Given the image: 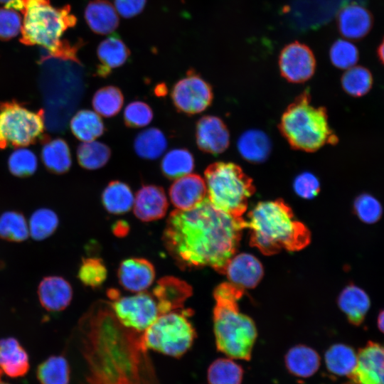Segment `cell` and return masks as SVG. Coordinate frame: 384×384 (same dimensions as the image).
I'll return each mask as SVG.
<instances>
[{
    "instance_id": "1",
    "label": "cell",
    "mask_w": 384,
    "mask_h": 384,
    "mask_svg": "<svg viewBox=\"0 0 384 384\" xmlns=\"http://www.w3.org/2000/svg\"><path fill=\"white\" fill-rule=\"evenodd\" d=\"M246 222L216 208L206 198L186 210L170 213L162 240L181 268L210 267L225 274Z\"/></svg>"
},
{
    "instance_id": "2",
    "label": "cell",
    "mask_w": 384,
    "mask_h": 384,
    "mask_svg": "<svg viewBox=\"0 0 384 384\" xmlns=\"http://www.w3.org/2000/svg\"><path fill=\"white\" fill-rule=\"evenodd\" d=\"M85 319V384H158L142 336L124 326L111 307L97 306Z\"/></svg>"
},
{
    "instance_id": "3",
    "label": "cell",
    "mask_w": 384,
    "mask_h": 384,
    "mask_svg": "<svg viewBox=\"0 0 384 384\" xmlns=\"http://www.w3.org/2000/svg\"><path fill=\"white\" fill-rule=\"evenodd\" d=\"M25 9L21 42L41 46V58L53 57L79 63L77 56L80 44L61 40L63 33L77 23L76 17L66 5L55 8L50 0H23Z\"/></svg>"
},
{
    "instance_id": "4",
    "label": "cell",
    "mask_w": 384,
    "mask_h": 384,
    "mask_svg": "<svg viewBox=\"0 0 384 384\" xmlns=\"http://www.w3.org/2000/svg\"><path fill=\"white\" fill-rule=\"evenodd\" d=\"M246 228L250 230V244L262 253L271 255L282 249L300 250L310 242L307 228L297 220L282 200L257 203L248 213Z\"/></svg>"
},
{
    "instance_id": "5",
    "label": "cell",
    "mask_w": 384,
    "mask_h": 384,
    "mask_svg": "<svg viewBox=\"0 0 384 384\" xmlns=\"http://www.w3.org/2000/svg\"><path fill=\"white\" fill-rule=\"evenodd\" d=\"M243 289L230 282L214 291L213 330L217 349L232 359L251 358L257 330L253 321L240 311L238 300Z\"/></svg>"
},
{
    "instance_id": "6",
    "label": "cell",
    "mask_w": 384,
    "mask_h": 384,
    "mask_svg": "<svg viewBox=\"0 0 384 384\" xmlns=\"http://www.w3.org/2000/svg\"><path fill=\"white\" fill-rule=\"evenodd\" d=\"M279 129L292 147L304 151H315L326 144L338 142L329 127L326 109L311 105L307 92L287 108Z\"/></svg>"
},
{
    "instance_id": "7",
    "label": "cell",
    "mask_w": 384,
    "mask_h": 384,
    "mask_svg": "<svg viewBox=\"0 0 384 384\" xmlns=\"http://www.w3.org/2000/svg\"><path fill=\"white\" fill-rule=\"evenodd\" d=\"M207 198L220 210L240 218L255 192L252 179L238 165L216 162L204 172Z\"/></svg>"
},
{
    "instance_id": "8",
    "label": "cell",
    "mask_w": 384,
    "mask_h": 384,
    "mask_svg": "<svg viewBox=\"0 0 384 384\" xmlns=\"http://www.w3.org/2000/svg\"><path fill=\"white\" fill-rule=\"evenodd\" d=\"M189 309L174 310L159 316L142 335L144 347L174 358L183 356L192 346L195 329Z\"/></svg>"
},
{
    "instance_id": "9",
    "label": "cell",
    "mask_w": 384,
    "mask_h": 384,
    "mask_svg": "<svg viewBox=\"0 0 384 384\" xmlns=\"http://www.w3.org/2000/svg\"><path fill=\"white\" fill-rule=\"evenodd\" d=\"M43 131L42 110L34 112L16 101L0 103V149L32 144Z\"/></svg>"
},
{
    "instance_id": "10",
    "label": "cell",
    "mask_w": 384,
    "mask_h": 384,
    "mask_svg": "<svg viewBox=\"0 0 384 384\" xmlns=\"http://www.w3.org/2000/svg\"><path fill=\"white\" fill-rule=\"evenodd\" d=\"M108 297L117 319L124 326L138 333H143L162 314L160 304L152 292L123 296L116 289H110Z\"/></svg>"
},
{
    "instance_id": "11",
    "label": "cell",
    "mask_w": 384,
    "mask_h": 384,
    "mask_svg": "<svg viewBox=\"0 0 384 384\" xmlns=\"http://www.w3.org/2000/svg\"><path fill=\"white\" fill-rule=\"evenodd\" d=\"M171 96L176 109L188 114L206 110L213 97L210 85L193 70L175 83Z\"/></svg>"
},
{
    "instance_id": "12",
    "label": "cell",
    "mask_w": 384,
    "mask_h": 384,
    "mask_svg": "<svg viewBox=\"0 0 384 384\" xmlns=\"http://www.w3.org/2000/svg\"><path fill=\"white\" fill-rule=\"evenodd\" d=\"M279 67L282 76L289 82H303L314 74L315 56L308 46L296 41L282 49Z\"/></svg>"
},
{
    "instance_id": "13",
    "label": "cell",
    "mask_w": 384,
    "mask_h": 384,
    "mask_svg": "<svg viewBox=\"0 0 384 384\" xmlns=\"http://www.w3.org/2000/svg\"><path fill=\"white\" fill-rule=\"evenodd\" d=\"M349 378L356 384H384V346L370 341L361 348Z\"/></svg>"
},
{
    "instance_id": "14",
    "label": "cell",
    "mask_w": 384,
    "mask_h": 384,
    "mask_svg": "<svg viewBox=\"0 0 384 384\" xmlns=\"http://www.w3.org/2000/svg\"><path fill=\"white\" fill-rule=\"evenodd\" d=\"M117 277L120 285L133 293L146 291L154 283L156 272L153 264L142 257H130L119 265Z\"/></svg>"
},
{
    "instance_id": "15",
    "label": "cell",
    "mask_w": 384,
    "mask_h": 384,
    "mask_svg": "<svg viewBox=\"0 0 384 384\" xmlns=\"http://www.w3.org/2000/svg\"><path fill=\"white\" fill-rule=\"evenodd\" d=\"M339 33L351 41H359L371 31L374 19L371 12L358 3H351L341 8L337 18Z\"/></svg>"
},
{
    "instance_id": "16",
    "label": "cell",
    "mask_w": 384,
    "mask_h": 384,
    "mask_svg": "<svg viewBox=\"0 0 384 384\" xmlns=\"http://www.w3.org/2000/svg\"><path fill=\"white\" fill-rule=\"evenodd\" d=\"M169 195L171 203L177 210L193 208L207 196L205 180L195 174L183 176L171 185Z\"/></svg>"
},
{
    "instance_id": "17",
    "label": "cell",
    "mask_w": 384,
    "mask_h": 384,
    "mask_svg": "<svg viewBox=\"0 0 384 384\" xmlns=\"http://www.w3.org/2000/svg\"><path fill=\"white\" fill-rule=\"evenodd\" d=\"M196 137L198 148L212 154L223 152L230 143V134L225 124L215 116H204L198 120Z\"/></svg>"
},
{
    "instance_id": "18",
    "label": "cell",
    "mask_w": 384,
    "mask_h": 384,
    "mask_svg": "<svg viewBox=\"0 0 384 384\" xmlns=\"http://www.w3.org/2000/svg\"><path fill=\"white\" fill-rule=\"evenodd\" d=\"M169 203L164 189L156 185H144L137 192L133 210L135 216L143 222L164 218Z\"/></svg>"
},
{
    "instance_id": "19",
    "label": "cell",
    "mask_w": 384,
    "mask_h": 384,
    "mask_svg": "<svg viewBox=\"0 0 384 384\" xmlns=\"http://www.w3.org/2000/svg\"><path fill=\"white\" fill-rule=\"evenodd\" d=\"M225 274L230 283L244 289L252 288L258 284L263 274V268L252 255L241 253L230 260Z\"/></svg>"
},
{
    "instance_id": "20",
    "label": "cell",
    "mask_w": 384,
    "mask_h": 384,
    "mask_svg": "<svg viewBox=\"0 0 384 384\" xmlns=\"http://www.w3.org/2000/svg\"><path fill=\"white\" fill-rule=\"evenodd\" d=\"M38 295L41 304L46 310L60 311L70 304L73 297V289L64 278L49 276L40 282Z\"/></svg>"
},
{
    "instance_id": "21",
    "label": "cell",
    "mask_w": 384,
    "mask_h": 384,
    "mask_svg": "<svg viewBox=\"0 0 384 384\" xmlns=\"http://www.w3.org/2000/svg\"><path fill=\"white\" fill-rule=\"evenodd\" d=\"M152 292L156 297L164 314L183 309L184 302L192 294V289L180 279L166 277L157 282Z\"/></svg>"
},
{
    "instance_id": "22",
    "label": "cell",
    "mask_w": 384,
    "mask_h": 384,
    "mask_svg": "<svg viewBox=\"0 0 384 384\" xmlns=\"http://www.w3.org/2000/svg\"><path fill=\"white\" fill-rule=\"evenodd\" d=\"M99 64L96 74L106 78L113 69L122 66L129 57L130 51L117 34H112L102 41L97 49Z\"/></svg>"
},
{
    "instance_id": "23",
    "label": "cell",
    "mask_w": 384,
    "mask_h": 384,
    "mask_svg": "<svg viewBox=\"0 0 384 384\" xmlns=\"http://www.w3.org/2000/svg\"><path fill=\"white\" fill-rule=\"evenodd\" d=\"M338 304L351 324L360 326L370 309V299L365 290L350 284L341 292Z\"/></svg>"
},
{
    "instance_id": "24",
    "label": "cell",
    "mask_w": 384,
    "mask_h": 384,
    "mask_svg": "<svg viewBox=\"0 0 384 384\" xmlns=\"http://www.w3.org/2000/svg\"><path fill=\"white\" fill-rule=\"evenodd\" d=\"M85 18L95 33L105 35L112 33L119 25L115 8L107 0H92L85 10Z\"/></svg>"
},
{
    "instance_id": "25",
    "label": "cell",
    "mask_w": 384,
    "mask_h": 384,
    "mask_svg": "<svg viewBox=\"0 0 384 384\" xmlns=\"http://www.w3.org/2000/svg\"><path fill=\"white\" fill-rule=\"evenodd\" d=\"M0 368L11 378L21 377L27 373L28 356L16 338L9 337L0 340Z\"/></svg>"
},
{
    "instance_id": "26",
    "label": "cell",
    "mask_w": 384,
    "mask_h": 384,
    "mask_svg": "<svg viewBox=\"0 0 384 384\" xmlns=\"http://www.w3.org/2000/svg\"><path fill=\"white\" fill-rule=\"evenodd\" d=\"M285 366L289 372L297 377L309 378L320 366V357L311 348L298 345L290 348L285 356Z\"/></svg>"
},
{
    "instance_id": "27",
    "label": "cell",
    "mask_w": 384,
    "mask_h": 384,
    "mask_svg": "<svg viewBox=\"0 0 384 384\" xmlns=\"http://www.w3.org/2000/svg\"><path fill=\"white\" fill-rule=\"evenodd\" d=\"M134 196L130 187L119 181H112L103 190L102 203L105 210L119 215L129 211L134 205Z\"/></svg>"
},
{
    "instance_id": "28",
    "label": "cell",
    "mask_w": 384,
    "mask_h": 384,
    "mask_svg": "<svg viewBox=\"0 0 384 384\" xmlns=\"http://www.w3.org/2000/svg\"><path fill=\"white\" fill-rule=\"evenodd\" d=\"M70 127L74 136L82 142L94 141L105 132L100 114L90 110L77 112L70 120Z\"/></svg>"
},
{
    "instance_id": "29",
    "label": "cell",
    "mask_w": 384,
    "mask_h": 384,
    "mask_svg": "<svg viewBox=\"0 0 384 384\" xmlns=\"http://www.w3.org/2000/svg\"><path fill=\"white\" fill-rule=\"evenodd\" d=\"M41 158L46 167L55 174L67 172L72 164L69 146L60 138L46 140L41 150Z\"/></svg>"
},
{
    "instance_id": "30",
    "label": "cell",
    "mask_w": 384,
    "mask_h": 384,
    "mask_svg": "<svg viewBox=\"0 0 384 384\" xmlns=\"http://www.w3.org/2000/svg\"><path fill=\"white\" fill-rule=\"evenodd\" d=\"M238 147L241 156L251 162H261L270 153L271 144L267 136L258 130H250L240 137Z\"/></svg>"
},
{
    "instance_id": "31",
    "label": "cell",
    "mask_w": 384,
    "mask_h": 384,
    "mask_svg": "<svg viewBox=\"0 0 384 384\" xmlns=\"http://www.w3.org/2000/svg\"><path fill=\"white\" fill-rule=\"evenodd\" d=\"M167 148V140L159 129L151 127L139 133L134 142L136 154L144 159L159 158Z\"/></svg>"
},
{
    "instance_id": "32",
    "label": "cell",
    "mask_w": 384,
    "mask_h": 384,
    "mask_svg": "<svg viewBox=\"0 0 384 384\" xmlns=\"http://www.w3.org/2000/svg\"><path fill=\"white\" fill-rule=\"evenodd\" d=\"M325 363L329 371L333 374L349 376L356 366L357 355L351 346L336 343L326 351Z\"/></svg>"
},
{
    "instance_id": "33",
    "label": "cell",
    "mask_w": 384,
    "mask_h": 384,
    "mask_svg": "<svg viewBox=\"0 0 384 384\" xmlns=\"http://www.w3.org/2000/svg\"><path fill=\"white\" fill-rule=\"evenodd\" d=\"M194 169V159L186 149H174L166 153L161 161L163 174L170 178L176 179L189 174Z\"/></svg>"
},
{
    "instance_id": "34",
    "label": "cell",
    "mask_w": 384,
    "mask_h": 384,
    "mask_svg": "<svg viewBox=\"0 0 384 384\" xmlns=\"http://www.w3.org/2000/svg\"><path fill=\"white\" fill-rule=\"evenodd\" d=\"M343 90L354 97H361L370 92L373 85V77L369 69L354 65L344 72L341 77Z\"/></svg>"
},
{
    "instance_id": "35",
    "label": "cell",
    "mask_w": 384,
    "mask_h": 384,
    "mask_svg": "<svg viewBox=\"0 0 384 384\" xmlns=\"http://www.w3.org/2000/svg\"><path fill=\"white\" fill-rule=\"evenodd\" d=\"M110 156V147L107 144L95 140L82 142L77 149L79 164L87 170L102 168L108 162Z\"/></svg>"
},
{
    "instance_id": "36",
    "label": "cell",
    "mask_w": 384,
    "mask_h": 384,
    "mask_svg": "<svg viewBox=\"0 0 384 384\" xmlns=\"http://www.w3.org/2000/svg\"><path fill=\"white\" fill-rule=\"evenodd\" d=\"M41 384H69V365L63 356H52L41 363L36 371Z\"/></svg>"
},
{
    "instance_id": "37",
    "label": "cell",
    "mask_w": 384,
    "mask_h": 384,
    "mask_svg": "<svg viewBox=\"0 0 384 384\" xmlns=\"http://www.w3.org/2000/svg\"><path fill=\"white\" fill-rule=\"evenodd\" d=\"M242 367L230 358H218L208 367L207 378L209 384H241Z\"/></svg>"
},
{
    "instance_id": "38",
    "label": "cell",
    "mask_w": 384,
    "mask_h": 384,
    "mask_svg": "<svg viewBox=\"0 0 384 384\" xmlns=\"http://www.w3.org/2000/svg\"><path fill=\"white\" fill-rule=\"evenodd\" d=\"M123 103L124 97L121 90L113 85L97 90L92 100L95 112L105 117H112L118 114Z\"/></svg>"
},
{
    "instance_id": "39",
    "label": "cell",
    "mask_w": 384,
    "mask_h": 384,
    "mask_svg": "<svg viewBox=\"0 0 384 384\" xmlns=\"http://www.w3.org/2000/svg\"><path fill=\"white\" fill-rule=\"evenodd\" d=\"M28 235L29 229L23 215L16 211H6L0 215V238L22 242Z\"/></svg>"
},
{
    "instance_id": "40",
    "label": "cell",
    "mask_w": 384,
    "mask_h": 384,
    "mask_svg": "<svg viewBox=\"0 0 384 384\" xmlns=\"http://www.w3.org/2000/svg\"><path fill=\"white\" fill-rule=\"evenodd\" d=\"M58 223V217L54 211L48 208L38 209L31 216L29 234L33 240H44L55 232Z\"/></svg>"
},
{
    "instance_id": "41",
    "label": "cell",
    "mask_w": 384,
    "mask_h": 384,
    "mask_svg": "<svg viewBox=\"0 0 384 384\" xmlns=\"http://www.w3.org/2000/svg\"><path fill=\"white\" fill-rule=\"evenodd\" d=\"M329 57L336 68L347 70L356 65L359 60V50L350 41L338 39L330 48Z\"/></svg>"
},
{
    "instance_id": "42",
    "label": "cell",
    "mask_w": 384,
    "mask_h": 384,
    "mask_svg": "<svg viewBox=\"0 0 384 384\" xmlns=\"http://www.w3.org/2000/svg\"><path fill=\"white\" fill-rule=\"evenodd\" d=\"M107 277V270L102 260L97 257H88L82 260L78 278L87 287L97 288L101 286Z\"/></svg>"
},
{
    "instance_id": "43",
    "label": "cell",
    "mask_w": 384,
    "mask_h": 384,
    "mask_svg": "<svg viewBox=\"0 0 384 384\" xmlns=\"http://www.w3.org/2000/svg\"><path fill=\"white\" fill-rule=\"evenodd\" d=\"M353 211L358 219L366 224L377 223L383 215V206L371 194L363 193L353 201Z\"/></svg>"
},
{
    "instance_id": "44",
    "label": "cell",
    "mask_w": 384,
    "mask_h": 384,
    "mask_svg": "<svg viewBox=\"0 0 384 384\" xmlns=\"http://www.w3.org/2000/svg\"><path fill=\"white\" fill-rule=\"evenodd\" d=\"M8 166L14 176H29L33 174L37 169V158L31 150L18 149L10 155Z\"/></svg>"
},
{
    "instance_id": "45",
    "label": "cell",
    "mask_w": 384,
    "mask_h": 384,
    "mask_svg": "<svg viewBox=\"0 0 384 384\" xmlns=\"http://www.w3.org/2000/svg\"><path fill=\"white\" fill-rule=\"evenodd\" d=\"M153 111L150 106L142 101L128 104L124 111V120L129 127H143L151 122Z\"/></svg>"
},
{
    "instance_id": "46",
    "label": "cell",
    "mask_w": 384,
    "mask_h": 384,
    "mask_svg": "<svg viewBox=\"0 0 384 384\" xmlns=\"http://www.w3.org/2000/svg\"><path fill=\"white\" fill-rule=\"evenodd\" d=\"M21 17L16 11L0 8V40L14 38L21 31Z\"/></svg>"
},
{
    "instance_id": "47",
    "label": "cell",
    "mask_w": 384,
    "mask_h": 384,
    "mask_svg": "<svg viewBox=\"0 0 384 384\" xmlns=\"http://www.w3.org/2000/svg\"><path fill=\"white\" fill-rule=\"evenodd\" d=\"M294 189L300 197L311 199L319 193L320 184L315 176L311 173L304 172L295 178Z\"/></svg>"
},
{
    "instance_id": "48",
    "label": "cell",
    "mask_w": 384,
    "mask_h": 384,
    "mask_svg": "<svg viewBox=\"0 0 384 384\" xmlns=\"http://www.w3.org/2000/svg\"><path fill=\"white\" fill-rule=\"evenodd\" d=\"M146 0H114L115 9L124 18H132L142 11Z\"/></svg>"
},
{
    "instance_id": "49",
    "label": "cell",
    "mask_w": 384,
    "mask_h": 384,
    "mask_svg": "<svg viewBox=\"0 0 384 384\" xmlns=\"http://www.w3.org/2000/svg\"><path fill=\"white\" fill-rule=\"evenodd\" d=\"M376 53L378 60L384 65V37L377 48Z\"/></svg>"
},
{
    "instance_id": "50",
    "label": "cell",
    "mask_w": 384,
    "mask_h": 384,
    "mask_svg": "<svg viewBox=\"0 0 384 384\" xmlns=\"http://www.w3.org/2000/svg\"><path fill=\"white\" fill-rule=\"evenodd\" d=\"M377 325L379 329V330L384 334V309H382L377 318Z\"/></svg>"
},
{
    "instance_id": "51",
    "label": "cell",
    "mask_w": 384,
    "mask_h": 384,
    "mask_svg": "<svg viewBox=\"0 0 384 384\" xmlns=\"http://www.w3.org/2000/svg\"><path fill=\"white\" fill-rule=\"evenodd\" d=\"M2 375H3V370H2L1 368H0V383L1 382V377H2Z\"/></svg>"
},
{
    "instance_id": "52",
    "label": "cell",
    "mask_w": 384,
    "mask_h": 384,
    "mask_svg": "<svg viewBox=\"0 0 384 384\" xmlns=\"http://www.w3.org/2000/svg\"><path fill=\"white\" fill-rule=\"evenodd\" d=\"M11 0H0V3H5L6 4L7 2L10 1Z\"/></svg>"
},
{
    "instance_id": "53",
    "label": "cell",
    "mask_w": 384,
    "mask_h": 384,
    "mask_svg": "<svg viewBox=\"0 0 384 384\" xmlns=\"http://www.w3.org/2000/svg\"><path fill=\"white\" fill-rule=\"evenodd\" d=\"M0 384H8V383H3V382H1Z\"/></svg>"
}]
</instances>
